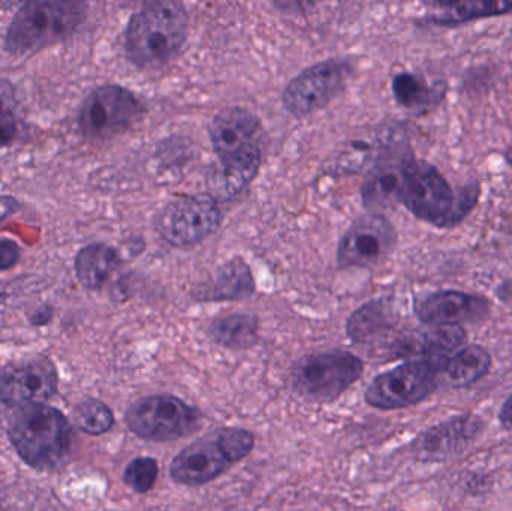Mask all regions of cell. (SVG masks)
Listing matches in <instances>:
<instances>
[{"mask_svg":"<svg viewBox=\"0 0 512 511\" xmlns=\"http://www.w3.org/2000/svg\"><path fill=\"white\" fill-rule=\"evenodd\" d=\"M87 3L80 0H29L15 11L3 36V50L26 57L68 41L83 26Z\"/></svg>","mask_w":512,"mask_h":511,"instance_id":"cell-1","label":"cell"},{"mask_svg":"<svg viewBox=\"0 0 512 511\" xmlns=\"http://www.w3.org/2000/svg\"><path fill=\"white\" fill-rule=\"evenodd\" d=\"M189 15L176 0H155L135 12L125 30L129 62L141 69L161 68L188 38Z\"/></svg>","mask_w":512,"mask_h":511,"instance_id":"cell-2","label":"cell"},{"mask_svg":"<svg viewBox=\"0 0 512 511\" xmlns=\"http://www.w3.org/2000/svg\"><path fill=\"white\" fill-rule=\"evenodd\" d=\"M480 186L454 191L438 168L411 159L405 171L400 203L421 221L439 228L459 225L477 206Z\"/></svg>","mask_w":512,"mask_h":511,"instance_id":"cell-3","label":"cell"},{"mask_svg":"<svg viewBox=\"0 0 512 511\" xmlns=\"http://www.w3.org/2000/svg\"><path fill=\"white\" fill-rule=\"evenodd\" d=\"M8 435L20 458L39 471L59 467L71 450L68 419L50 405L15 407L9 419Z\"/></svg>","mask_w":512,"mask_h":511,"instance_id":"cell-4","label":"cell"},{"mask_svg":"<svg viewBox=\"0 0 512 511\" xmlns=\"http://www.w3.org/2000/svg\"><path fill=\"white\" fill-rule=\"evenodd\" d=\"M364 362L349 351L330 350L307 354L291 369V387L312 404H333L360 381Z\"/></svg>","mask_w":512,"mask_h":511,"instance_id":"cell-5","label":"cell"},{"mask_svg":"<svg viewBox=\"0 0 512 511\" xmlns=\"http://www.w3.org/2000/svg\"><path fill=\"white\" fill-rule=\"evenodd\" d=\"M126 425L141 440L168 443L197 434L203 413L174 395H149L129 405Z\"/></svg>","mask_w":512,"mask_h":511,"instance_id":"cell-6","label":"cell"},{"mask_svg":"<svg viewBox=\"0 0 512 511\" xmlns=\"http://www.w3.org/2000/svg\"><path fill=\"white\" fill-rule=\"evenodd\" d=\"M146 113L141 99L120 84L95 87L78 108L77 125L87 141H105L129 131Z\"/></svg>","mask_w":512,"mask_h":511,"instance_id":"cell-7","label":"cell"},{"mask_svg":"<svg viewBox=\"0 0 512 511\" xmlns=\"http://www.w3.org/2000/svg\"><path fill=\"white\" fill-rule=\"evenodd\" d=\"M441 371L426 359L408 360L382 372L367 387L364 401L379 411H396L420 404L438 387Z\"/></svg>","mask_w":512,"mask_h":511,"instance_id":"cell-8","label":"cell"},{"mask_svg":"<svg viewBox=\"0 0 512 511\" xmlns=\"http://www.w3.org/2000/svg\"><path fill=\"white\" fill-rule=\"evenodd\" d=\"M221 224V207L210 194L182 195L170 201L155 221L159 236L176 248L204 242Z\"/></svg>","mask_w":512,"mask_h":511,"instance_id":"cell-9","label":"cell"},{"mask_svg":"<svg viewBox=\"0 0 512 511\" xmlns=\"http://www.w3.org/2000/svg\"><path fill=\"white\" fill-rule=\"evenodd\" d=\"M352 72V63L346 59L315 63L289 81L283 90V108L295 117L309 116L343 92Z\"/></svg>","mask_w":512,"mask_h":511,"instance_id":"cell-10","label":"cell"},{"mask_svg":"<svg viewBox=\"0 0 512 511\" xmlns=\"http://www.w3.org/2000/svg\"><path fill=\"white\" fill-rule=\"evenodd\" d=\"M397 233L382 215H369L348 228L337 248L340 267H373L393 252Z\"/></svg>","mask_w":512,"mask_h":511,"instance_id":"cell-11","label":"cell"},{"mask_svg":"<svg viewBox=\"0 0 512 511\" xmlns=\"http://www.w3.org/2000/svg\"><path fill=\"white\" fill-rule=\"evenodd\" d=\"M57 369L45 356L11 363L0 371V401L5 405L44 404L57 390Z\"/></svg>","mask_w":512,"mask_h":511,"instance_id":"cell-12","label":"cell"},{"mask_svg":"<svg viewBox=\"0 0 512 511\" xmlns=\"http://www.w3.org/2000/svg\"><path fill=\"white\" fill-rule=\"evenodd\" d=\"M484 423L474 414L451 417L424 431L412 443V453L423 462H444L462 455L483 432Z\"/></svg>","mask_w":512,"mask_h":511,"instance_id":"cell-13","label":"cell"},{"mask_svg":"<svg viewBox=\"0 0 512 511\" xmlns=\"http://www.w3.org/2000/svg\"><path fill=\"white\" fill-rule=\"evenodd\" d=\"M233 467V462L212 435L180 450L171 462L170 477L177 485L195 488L215 482Z\"/></svg>","mask_w":512,"mask_h":511,"instance_id":"cell-14","label":"cell"},{"mask_svg":"<svg viewBox=\"0 0 512 511\" xmlns=\"http://www.w3.org/2000/svg\"><path fill=\"white\" fill-rule=\"evenodd\" d=\"M489 311V302L484 297L454 290L430 294L415 308L418 320L429 326H462V323L468 321L483 320Z\"/></svg>","mask_w":512,"mask_h":511,"instance_id":"cell-15","label":"cell"},{"mask_svg":"<svg viewBox=\"0 0 512 511\" xmlns=\"http://www.w3.org/2000/svg\"><path fill=\"white\" fill-rule=\"evenodd\" d=\"M262 164L258 144H251L227 158H219L209 174L210 195L216 201H228L242 194L252 182Z\"/></svg>","mask_w":512,"mask_h":511,"instance_id":"cell-16","label":"cell"},{"mask_svg":"<svg viewBox=\"0 0 512 511\" xmlns=\"http://www.w3.org/2000/svg\"><path fill=\"white\" fill-rule=\"evenodd\" d=\"M261 132V122L252 111L230 107L213 117L209 137L219 158H227L255 143Z\"/></svg>","mask_w":512,"mask_h":511,"instance_id":"cell-17","label":"cell"},{"mask_svg":"<svg viewBox=\"0 0 512 511\" xmlns=\"http://www.w3.org/2000/svg\"><path fill=\"white\" fill-rule=\"evenodd\" d=\"M411 156L384 159L363 185V201L367 209L382 210L400 203L405 171Z\"/></svg>","mask_w":512,"mask_h":511,"instance_id":"cell-18","label":"cell"},{"mask_svg":"<svg viewBox=\"0 0 512 511\" xmlns=\"http://www.w3.org/2000/svg\"><path fill=\"white\" fill-rule=\"evenodd\" d=\"M120 264L122 258L113 246L102 242L89 243L75 255V276L84 290L101 291L117 272Z\"/></svg>","mask_w":512,"mask_h":511,"instance_id":"cell-19","label":"cell"},{"mask_svg":"<svg viewBox=\"0 0 512 511\" xmlns=\"http://www.w3.org/2000/svg\"><path fill=\"white\" fill-rule=\"evenodd\" d=\"M255 279L243 258L234 257L222 264L209 288L198 294L201 302H231L254 296Z\"/></svg>","mask_w":512,"mask_h":511,"instance_id":"cell-20","label":"cell"},{"mask_svg":"<svg viewBox=\"0 0 512 511\" xmlns=\"http://www.w3.org/2000/svg\"><path fill=\"white\" fill-rule=\"evenodd\" d=\"M207 335L213 344L227 350H251L258 342L259 318L245 312L225 315L210 324Z\"/></svg>","mask_w":512,"mask_h":511,"instance_id":"cell-21","label":"cell"},{"mask_svg":"<svg viewBox=\"0 0 512 511\" xmlns=\"http://www.w3.org/2000/svg\"><path fill=\"white\" fill-rule=\"evenodd\" d=\"M430 20L439 26L471 23L483 18L496 17L512 11V2L507 0H465V2H436Z\"/></svg>","mask_w":512,"mask_h":511,"instance_id":"cell-22","label":"cell"},{"mask_svg":"<svg viewBox=\"0 0 512 511\" xmlns=\"http://www.w3.org/2000/svg\"><path fill=\"white\" fill-rule=\"evenodd\" d=\"M492 369V356L481 345H468L445 362L442 374L454 389L472 386Z\"/></svg>","mask_w":512,"mask_h":511,"instance_id":"cell-23","label":"cell"},{"mask_svg":"<svg viewBox=\"0 0 512 511\" xmlns=\"http://www.w3.org/2000/svg\"><path fill=\"white\" fill-rule=\"evenodd\" d=\"M394 324L393 309L387 300H372L352 312L346 335L355 344H370Z\"/></svg>","mask_w":512,"mask_h":511,"instance_id":"cell-24","label":"cell"},{"mask_svg":"<svg viewBox=\"0 0 512 511\" xmlns=\"http://www.w3.org/2000/svg\"><path fill=\"white\" fill-rule=\"evenodd\" d=\"M393 93L396 101L408 110H423L438 104L444 93L430 87L423 78L411 72H400L393 78Z\"/></svg>","mask_w":512,"mask_h":511,"instance_id":"cell-25","label":"cell"},{"mask_svg":"<svg viewBox=\"0 0 512 511\" xmlns=\"http://www.w3.org/2000/svg\"><path fill=\"white\" fill-rule=\"evenodd\" d=\"M74 420L81 431L93 437L107 434L114 426L113 411L98 399H86L80 402L75 408Z\"/></svg>","mask_w":512,"mask_h":511,"instance_id":"cell-26","label":"cell"},{"mask_svg":"<svg viewBox=\"0 0 512 511\" xmlns=\"http://www.w3.org/2000/svg\"><path fill=\"white\" fill-rule=\"evenodd\" d=\"M213 435L234 465L239 464L254 452L256 438L254 432L249 429L227 426V428L219 429Z\"/></svg>","mask_w":512,"mask_h":511,"instance_id":"cell-27","label":"cell"},{"mask_svg":"<svg viewBox=\"0 0 512 511\" xmlns=\"http://www.w3.org/2000/svg\"><path fill=\"white\" fill-rule=\"evenodd\" d=\"M159 479V462L155 458H135L123 471V483L135 494L144 495L155 488Z\"/></svg>","mask_w":512,"mask_h":511,"instance_id":"cell-28","label":"cell"},{"mask_svg":"<svg viewBox=\"0 0 512 511\" xmlns=\"http://www.w3.org/2000/svg\"><path fill=\"white\" fill-rule=\"evenodd\" d=\"M21 135V119L8 84H0V149L11 147Z\"/></svg>","mask_w":512,"mask_h":511,"instance_id":"cell-29","label":"cell"},{"mask_svg":"<svg viewBox=\"0 0 512 511\" xmlns=\"http://www.w3.org/2000/svg\"><path fill=\"white\" fill-rule=\"evenodd\" d=\"M23 257V248L15 240L0 239V273L9 272L20 263Z\"/></svg>","mask_w":512,"mask_h":511,"instance_id":"cell-30","label":"cell"},{"mask_svg":"<svg viewBox=\"0 0 512 511\" xmlns=\"http://www.w3.org/2000/svg\"><path fill=\"white\" fill-rule=\"evenodd\" d=\"M23 209V204L14 195H0V222L17 215Z\"/></svg>","mask_w":512,"mask_h":511,"instance_id":"cell-31","label":"cell"},{"mask_svg":"<svg viewBox=\"0 0 512 511\" xmlns=\"http://www.w3.org/2000/svg\"><path fill=\"white\" fill-rule=\"evenodd\" d=\"M54 317V308L48 303L38 306L35 311L30 314L29 321L32 326L42 327L47 326Z\"/></svg>","mask_w":512,"mask_h":511,"instance_id":"cell-32","label":"cell"},{"mask_svg":"<svg viewBox=\"0 0 512 511\" xmlns=\"http://www.w3.org/2000/svg\"><path fill=\"white\" fill-rule=\"evenodd\" d=\"M499 422L504 428L512 429V393L499 411Z\"/></svg>","mask_w":512,"mask_h":511,"instance_id":"cell-33","label":"cell"},{"mask_svg":"<svg viewBox=\"0 0 512 511\" xmlns=\"http://www.w3.org/2000/svg\"><path fill=\"white\" fill-rule=\"evenodd\" d=\"M505 158H507L508 164L512 167V147L510 150H508L507 155H505Z\"/></svg>","mask_w":512,"mask_h":511,"instance_id":"cell-34","label":"cell"},{"mask_svg":"<svg viewBox=\"0 0 512 511\" xmlns=\"http://www.w3.org/2000/svg\"><path fill=\"white\" fill-rule=\"evenodd\" d=\"M5 297H6L5 293H0V302H2V300L5 299Z\"/></svg>","mask_w":512,"mask_h":511,"instance_id":"cell-35","label":"cell"}]
</instances>
